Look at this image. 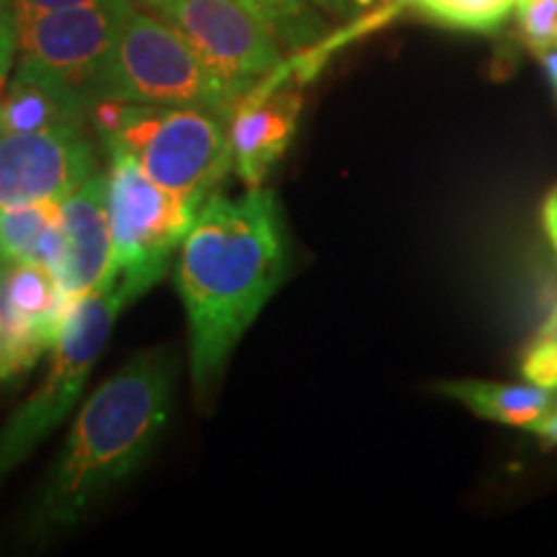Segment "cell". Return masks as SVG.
Here are the masks:
<instances>
[{"label": "cell", "instance_id": "7c38bea8", "mask_svg": "<svg viewBox=\"0 0 557 557\" xmlns=\"http://www.w3.org/2000/svg\"><path fill=\"white\" fill-rule=\"evenodd\" d=\"M438 393L449 395L472 413L506 426L527 429L547 444H557V389L532 385H498V382H442Z\"/></svg>", "mask_w": 557, "mask_h": 557}, {"label": "cell", "instance_id": "5bb4252c", "mask_svg": "<svg viewBox=\"0 0 557 557\" xmlns=\"http://www.w3.org/2000/svg\"><path fill=\"white\" fill-rule=\"evenodd\" d=\"M58 222H62V201L0 209V263L13 267L29 261L41 235Z\"/></svg>", "mask_w": 557, "mask_h": 557}, {"label": "cell", "instance_id": "d6986e66", "mask_svg": "<svg viewBox=\"0 0 557 557\" xmlns=\"http://www.w3.org/2000/svg\"><path fill=\"white\" fill-rule=\"evenodd\" d=\"M94 3H103V0H16L18 11H62Z\"/></svg>", "mask_w": 557, "mask_h": 557}, {"label": "cell", "instance_id": "30bf717a", "mask_svg": "<svg viewBox=\"0 0 557 557\" xmlns=\"http://www.w3.org/2000/svg\"><path fill=\"white\" fill-rule=\"evenodd\" d=\"M302 90L295 83L253 88L230 120L233 169L248 189L263 186L276 163L287 156L297 135Z\"/></svg>", "mask_w": 557, "mask_h": 557}, {"label": "cell", "instance_id": "7402d4cb", "mask_svg": "<svg viewBox=\"0 0 557 557\" xmlns=\"http://www.w3.org/2000/svg\"><path fill=\"white\" fill-rule=\"evenodd\" d=\"M0 132H3V109H0Z\"/></svg>", "mask_w": 557, "mask_h": 557}, {"label": "cell", "instance_id": "ac0fdd59", "mask_svg": "<svg viewBox=\"0 0 557 557\" xmlns=\"http://www.w3.org/2000/svg\"><path fill=\"white\" fill-rule=\"evenodd\" d=\"M310 3L315 5L318 11L329 13V16L351 24V21L364 18L372 11H377L380 0H310Z\"/></svg>", "mask_w": 557, "mask_h": 557}, {"label": "cell", "instance_id": "8fae6325", "mask_svg": "<svg viewBox=\"0 0 557 557\" xmlns=\"http://www.w3.org/2000/svg\"><path fill=\"white\" fill-rule=\"evenodd\" d=\"M62 225H65L67 253L58 278L62 292L81 302L101 287L111 263L109 173L96 171L62 201Z\"/></svg>", "mask_w": 557, "mask_h": 557}, {"label": "cell", "instance_id": "3957f363", "mask_svg": "<svg viewBox=\"0 0 557 557\" xmlns=\"http://www.w3.org/2000/svg\"><path fill=\"white\" fill-rule=\"evenodd\" d=\"M90 127L103 150L129 156L163 189L207 201L233 169L230 122L197 107L101 101Z\"/></svg>", "mask_w": 557, "mask_h": 557}, {"label": "cell", "instance_id": "9c48e42d", "mask_svg": "<svg viewBox=\"0 0 557 557\" xmlns=\"http://www.w3.org/2000/svg\"><path fill=\"white\" fill-rule=\"evenodd\" d=\"M96 173L88 127L0 132V209L65 201Z\"/></svg>", "mask_w": 557, "mask_h": 557}, {"label": "cell", "instance_id": "ffe728a7", "mask_svg": "<svg viewBox=\"0 0 557 557\" xmlns=\"http://www.w3.org/2000/svg\"><path fill=\"white\" fill-rule=\"evenodd\" d=\"M540 54L549 73V81L555 83V90H557V47H545V50H540Z\"/></svg>", "mask_w": 557, "mask_h": 557}, {"label": "cell", "instance_id": "277c9868", "mask_svg": "<svg viewBox=\"0 0 557 557\" xmlns=\"http://www.w3.org/2000/svg\"><path fill=\"white\" fill-rule=\"evenodd\" d=\"M103 101L197 107L230 122L243 94L222 81L173 26L135 3L111 54Z\"/></svg>", "mask_w": 557, "mask_h": 557}, {"label": "cell", "instance_id": "e0dca14e", "mask_svg": "<svg viewBox=\"0 0 557 557\" xmlns=\"http://www.w3.org/2000/svg\"><path fill=\"white\" fill-rule=\"evenodd\" d=\"M18 58V5L16 0H0V94L11 78Z\"/></svg>", "mask_w": 557, "mask_h": 557}, {"label": "cell", "instance_id": "6da1fadb", "mask_svg": "<svg viewBox=\"0 0 557 557\" xmlns=\"http://www.w3.org/2000/svg\"><path fill=\"white\" fill-rule=\"evenodd\" d=\"M287 233L274 191H214L178 248L176 287L189 320L194 398L209 403L235 346L287 274Z\"/></svg>", "mask_w": 557, "mask_h": 557}, {"label": "cell", "instance_id": "8992f818", "mask_svg": "<svg viewBox=\"0 0 557 557\" xmlns=\"http://www.w3.org/2000/svg\"><path fill=\"white\" fill-rule=\"evenodd\" d=\"M127 305L129 297L116 284H101L70 312L45 380L0 429V483L78 406L111 329Z\"/></svg>", "mask_w": 557, "mask_h": 557}, {"label": "cell", "instance_id": "52a82bcc", "mask_svg": "<svg viewBox=\"0 0 557 557\" xmlns=\"http://www.w3.org/2000/svg\"><path fill=\"white\" fill-rule=\"evenodd\" d=\"M135 0H103L62 11H18V60L32 62L94 111Z\"/></svg>", "mask_w": 557, "mask_h": 557}, {"label": "cell", "instance_id": "5b68a950", "mask_svg": "<svg viewBox=\"0 0 557 557\" xmlns=\"http://www.w3.org/2000/svg\"><path fill=\"white\" fill-rule=\"evenodd\" d=\"M107 156L111 263L101 284H116L135 302L165 276L205 201L163 189L124 152Z\"/></svg>", "mask_w": 557, "mask_h": 557}, {"label": "cell", "instance_id": "7a4b0ae2", "mask_svg": "<svg viewBox=\"0 0 557 557\" xmlns=\"http://www.w3.org/2000/svg\"><path fill=\"white\" fill-rule=\"evenodd\" d=\"M169 348L139 351L83 403L32 508L34 534L75 529L156 451L171 421Z\"/></svg>", "mask_w": 557, "mask_h": 557}, {"label": "cell", "instance_id": "ba28073f", "mask_svg": "<svg viewBox=\"0 0 557 557\" xmlns=\"http://www.w3.org/2000/svg\"><path fill=\"white\" fill-rule=\"evenodd\" d=\"M145 11L173 26L243 99L284 60V47L243 0H156Z\"/></svg>", "mask_w": 557, "mask_h": 557}, {"label": "cell", "instance_id": "4fadbf2b", "mask_svg": "<svg viewBox=\"0 0 557 557\" xmlns=\"http://www.w3.org/2000/svg\"><path fill=\"white\" fill-rule=\"evenodd\" d=\"M3 132H37L50 127H88L90 111L75 94L62 86L50 73L32 62L18 60L11 83H5Z\"/></svg>", "mask_w": 557, "mask_h": 557}, {"label": "cell", "instance_id": "603a6c76", "mask_svg": "<svg viewBox=\"0 0 557 557\" xmlns=\"http://www.w3.org/2000/svg\"><path fill=\"white\" fill-rule=\"evenodd\" d=\"M519 3H524V0H519Z\"/></svg>", "mask_w": 557, "mask_h": 557}, {"label": "cell", "instance_id": "9a60e30c", "mask_svg": "<svg viewBox=\"0 0 557 557\" xmlns=\"http://www.w3.org/2000/svg\"><path fill=\"white\" fill-rule=\"evenodd\" d=\"M284 50L299 52L325 39V21L310 0H243Z\"/></svg>", "mask_w": 557, "mask_h": 557}, {"label": "cell", "instance_id": "2e32d148", "mask_svg": "<svg viewBox=\"0 0 557 557\" xmlns=\"http://www.w3.org/2000/svg\"><path fill=\"white\" fill-rule=\"evenodd\" d=\"M436 24L465 32H493L519 9V0H395Z\"/></svg>", "mask_w": 557, "mask_h": 557}, {"label": "cell", "instance_id": "44dd1931", "mask_svg": "<svg viewBox=\"0 0 557 557\" xmlns=\"http://www.w3.org/2000/svg\"><path fill=\"white\" fill-rule=\"evenodd\" d=\"M135 3L139 5V9H148V5L156 3V0H135Z\"/></svg>", "mask_w": 557, "mask_h": 557}]
</instances>
